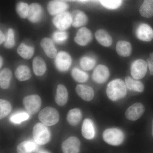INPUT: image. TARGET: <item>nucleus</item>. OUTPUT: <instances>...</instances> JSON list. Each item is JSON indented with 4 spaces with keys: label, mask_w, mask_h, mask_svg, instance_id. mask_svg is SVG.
<instances>
[{
    "label": "nucleus",
    "mask_w": 153,
    "mask_h": 153,
    "mask_svg": "<svg viewBox=\"0 0 153 153\" xmlns=\"http://www.w3.org/2000/svg\"><path fill=\"white\" fill-rule=\"evenodd\" d=\"M126 86L123 80L116 79L109 82L107 85L106 94L110 99L117 101L123 98L127 93Z\"/></svg>",
    "instance_id": "nucleus-1"
},
{
    "label": "nucleus",
    "mask_w": 153,
    "mask_h": 153,
    "mask_svg": "<svg viewBox=\"0 0 153 153\" xmlns=\"http://www.w3.org/2000/svg\"><path fill=\"white\" fill-rule=\"evenodd\" d=\"M38 118L42 123L47 126H52L58 122L60 119L59 113L56 109L51 107H47L42 110Z\"/></svg>",
    "instance_id": "nucleus-2"
},
{
    "label": "nucleus",
    "mask_w": 153,
    "mask_h": 153,
    "mask_svg": "<svg viewBox=\"0 0 153 153\" xmlns=\"http://www.w3.org/2000/svg\"><path fill=\"white\" fill-rule=\"evenodd\" d=\"M104 140L108 144L119 146L121 144L124 140V134L120 129H107L103 133Z\"/></svg>",
    "instance_id": "nucleus-3"
},
{
    "label": "nucleus",
    "mask_w": 153,
    "mask_h": 153,
    "mask_svg": "<svg viewBox=\"0 0 153 153\" xmlns=\"http://www.w3.org/2000/svg\"><path fill=\"white\" fill-rule=\"evenodd\" d=\"M33 134L34 140L38 144L45 145L50 141V132L44 124H36L33 127Z\"/></svg>",
    "instance_id": "nucleus-4"
},
{
    "label": "nucleus",
    "mask_w": 153,
    "mask_h": 153,
    "mask_svg": "<svg viewBox=\"0 0 153 153\" xmlns=\"http://www.w3.org/2000/svg\"><path fill=\"white\" fill-rule=\"evenodd\" d=\"M41 103V97L36 94L26 96L23 100V104L25 108L30 114L37 113L40 110Z\"/></svg>",
    "instance_id": "nucleus-5"
},
{
    "label": "nucleus",
    "mask_w": 153,
    "mask_h": 153,
    "mask_svg": "<svg viewBox=\"0 0 153 153\" xmlns=\"http://www.w3.org/2000/svg\"><path fill=\"white\" fill-rule=\"evenodd\" d=\"M53 23L55 27L61 31L67 30L72 24L71 14L68 12L60 13L54 18Z\"/></svg>",
    "instance_id": "nucleus-6"
},
{
    "label": "nucleus",
    "mask_w": 153,
    "mask_h": 153,
    "mask_svg": "<svg viewBox=\"0 0 153 153\" xmlns=\"http://www.w3.org/2000/svg\"><path fill=\"white\" fill-rule=\"evenodd\" d=\"M147 63L144 60L139 59L134 61L131 66V73L134 79H142L146 74Z\"/></svg>",
    "instance_id": "nucleus-7"
},
{
    "label": "nucleus",
    "mask_w": 153,
    "mask_h": 153,
    "mask_svg": "<svg viewBox=\"0 0 153 153\" xmlns=\"http://www.w3.org/2000/svg\"><path fill=\"white\" fill-rule=\"evenodd\" d=\"M55 64L59 71L62 72L67 71L71 66V56L66 52L61 51L59 52L55 57Z\"/></svg>",
    "instance_id": "nucleus-8"
},
{
    "label": "nucleus",
    "mask_w": 153,
    "mask_h": 153,
    "mask_svg": "<svg viewBox=\"0 0 153 153\" xmlns=\"http://www.w3.org/2000/svg\"><path fill=\"white\" fill-rule=\"evenodd\" d=\"M80 142L77 138L71 137L66 140L62 144L63 153H79Z\"/></svg>",
    "instance_id": "nucleus-9"
},
{
    "label": "nucleus",
    "mask_w": 153,
    "mask_h": 153,
    "mask_svg": "<svg viewBox=\"0 0 153 153\" xmlns=\"http://www.w3.org/2000/svg\"><path fill=\"white\" fill-rule=\"evenodd\" d=\"M145 111L144 105L139 102L134 103L128 108L125 115L127 119L130 120H137L143 114Z\"/></svg>",
    "instance_id": "nucleus-10"
},
{
    "label": "nucleus",
    "mask_w": 153,
    "mask_h": 153,
    "mask_svg": "<svg viewBox=\"0 0 153 153\" xmlns=\"http://www.w3.org/2000/svg\"><path fill=\"white\" fill-rule=\"evenodd\" d=\"M109 76L108 68L104 65H99L95 68L92 74V79L94 82L103 83L106 82Z\"/></svg>",
    "instance_id": "nucleus-11"
},
{
    "label": "nucleus",
    "mask_w": 153,
    "mask_h": 153,
    "mask_svg": "<svg viewBox=\"0 0 153 153\" xmlns=\"http://www.w3.org/2000/svg\"><path fill=\"white\" fill-rule=\"evenodd\" d=\"M43 15V9L38 3H33L29 6L27 19L33 23H38L41 21Z\"/></svg>",
    "instance_id": "nucleus-12"
},
{
    "label": "nucleus",
    "mask_w": 153,
    "mask_h": 153,
    "mask_svg": "<svg viewBox=\"0 0 153 153\" xmlns=\"http://www.w3.org/2000/svg\"><path fill=\"white\" fill-rule=\"evenodd\" d=\"M136 36L141 41H150L153 39V29L147 24H141L137 29Z\"/></svg>",
    "instance_id": "nucleus-13"
},
{
    "label": "nucleus",
    "mask_w": 153,
    "mask_h": 153,
    "mask_svg": "<svg viewBox=\"0 0 153 153\" xmlns=\"http://www.w3.org/2000/svg\"><path fill=\"white\" fill-rule=\"evenodd\" d=\"M92 34L90 30L87 28H80L76 34L74 41L76 44L80 46H84L87 45L91 41Z\"/></svg>",
    "instance_id": "nucleus-14"
},
{
    "label": "nucleus",
    "mask_w": 153,
    "mask_h": 153,
    "mask_svg": "<svg viewBox=\"0 0 153 153\" xmlns=\"http://www.w3.org/2000/svg\"><path fill=\"white\" fill-rule=\"evenodd\" d=\"M68 7V4L66 3L54 0L49 2L47 8L50 15H55L65 12Z\"/></svg>",
    "instance_id": "nucleus-15"
},
{
    "label": "nucleus",
    "mask_w": 153,
    "mask_h": 153,
    "mask_svg": "<svg viewBox=\"0 0 153 153\" xmlns=\"http://www.w3.org/2000/svg\"><path fill=\"white\" fill-rule=\"evenodd\" d=\"M40 44L48 57L51 58H55L57 55V49L51 39L48 38H44L41 40Z\"/></svg>",
    "instance_id": "nucleus-16"
},
{
    "label": "nucleus",
    "mask_w": 153,
    "mask_h": 153,
    "mask_svg": "<svg viewBox=\"0 0 153 153\" xmlns=\"http://www.w3.org/2000/svg\"><path fill=\"white\" fill-rule=\"evenodd\" d=\"M76 91L78 95L85 101H91L94 97L93 88L88 85H78L76 87Z\"/></svg>",
    "instance_id": "nucleus-17"
},
{
    "label": "nucleus",
    "mask_w": 153,
    "mask_h": 153,
    "mask_svg": "<svg viewBox=\"0 0 153 153\" xmlns=\"http://www.w3.org/2000/svg\"><path fill=\"white\" fill-rule=\"evenodd\" d=\"M72 24L74 27H79L84 26L87 23V17L82 11L75 10L71 13Z\"/></svg>",
    "instance_id": "nucleus-18"
},
{
    "label": "nucleus",
    "mask_w": 153,
    "mask_h": 153,
    "mask_svg": "<svg viewBox=\"0 0 153 153\" xmlns=\"http://www.w3.org/2000/svg\"><path fill=\"white\" fill-rule=\"evenodd\" d=\"M68 91L66 87L62 84L57 85L56 94L55 95V102L60 106L65 105L68 100Z\"/></svg>",
    "instance_id": "nucleus-19"
},
{
    "label": "nucleus",
    "mask_w": 153,
    "mask_h": 153,
    "mask_svg": "<svg viewBox=\"0 0 153 153\" xmlns=\"http://www.w3.org/2000/svg\"><path fill=\"white\" fill-rule=\"evenodd\" d=\"M82 136L88 140L92 139L95 136V129L92 121L86 119L83 121L82 128Z\"/></svg>",
    "instance_id": "nucleus-20"
},
{
    "label": "nucleus",
    "mask_w": 153,
    "mask_h": 153,
    "mask_svg": "<svg viewBox=\"0 0 153 153\" xmlns=\"http://www.w3.org/2000/svg\"><path fill=\"white\" fill-rule=\"evenodd\" d=\"M95 37L97 42L104 47H109L112 44V38L105 30H97L95 33Z\"/></svg>",
    "instance_id": "nucleus-21"
},
{
    "label": "nucleus",
    "mask_w": 153,
    "mask_h": 153,
    "mask_svg": "<svg viewBox=\"0 0 153 153\" xmlns=\"http://www.w3.org/2000/svg\"><path fill=\"white\" fill-rule=\"evenodd\" d=\"M33 67L34 73L38 76L44 75L47 70L46 63L44 59L40 57H36L34 58Z\"/></svg>",
    "instance_id": "nucleus-22"
},
{
    "label": "nucleus",
    "mask_w": 153,
    "mask_h": 153,
    "mask_svg": "<svg viewBox=\"0 0 153 153\" xmlns=\"http://www.w3.org/2000/svg\"><path fill=\"white\" fill-rule=\"evenodd\" d=\"M116 51L122 57H128L132 52L131 44L127 41H119L117 44Z\"/></svg>",
    "instance_id": "nucleus-23"
},
{
    "label": "nucleus",
    "mask_w": 153,
    "mask_h": 153,
    "mask_svg": "<svg viewBox=\"0 0 153 153\" xmlns=\"http://www.w3.org/2000/svg\"><path fill=\"white\" fill-rule=\"evenodd\" d=\"M15 75L19 81H24L30 79L32 73L30 68L27 66L21 65L16 69Z\"/></svg>",
    "instance_id": "nucleus-24"
},
{
    "label": "nucleus",
    "mask_w": 153,
    "mask_h": 153,
    "mask_svg": "<svg viewBox=\"0 0 153 153\" xmlns=\"http://www.w3.org/2000/svg\"><path fill=\"white\" fill-rule=\"evenodd\" d=\"M125 83L126 87L130 90L142 92L144 89V85L142 82L137 79H133L130 76L126 77Z\"/></svg>",
    "instance_id": "nucleus-25"
},
{
    "label": "nucleus",
    "mask_w": 153,
    "mask_h": 153,
    "mask_svg": "<svg viewBox=\"0 0 153 153\" xmlns=\"http://www.w3.org/2000/svg\"><path fill=\"white\" fill-rule=\"evenodd\" d=\"M82 118V114L78 108H74L70 110L67 114V121L72 126H76L79 123Z\"/></svg>",
    "instance_id": "nucleus-26"
},
{
    "label": "nucleus",
    "mask_w": 153,
    "mask_h": 153,
    "mask_svg": "<svg viewBox=\"0 0 153 153\" xmlns=\"http://www.w3.org/2000/svg\"><path fill=\"white\" fill-rule=\"evenodd\" d=\"M12 77V71L8 68H5L0 73V86L2 89L8 88Z\"/></svg>",
    "instance_id": "nucleus-27"
},
{
    "label": "nucleus",
    "mask_w": 153,
    "mask_h": 153,
    "mask_svg": "<svg viewBox=\"0 0 153 153\" xmlns=\"http://www.w3.org/2000/svg\"><path fill=\"white\" fill-rule=\"evenodd\" d=\"M140 15L145 18H149L153 16V0H144L140 9Z\"/></svg>",
    "instance_id": "nucleus-28"
},
{
    "label": "nucleus",
    "mask_w": 153,
    "mask_h": 153,
    "mask_svg": "<svg viewBox=\"0 0 153 153\" xmlns=\"http://www.w3.org/2000/svg\"><path fill=\"white\" fill-rule=\"evenodd\" d=\"M36 149L35 143L30 141H25L18 145L17 151L18 153H32Z\"/></svg>",
    "instance_id": "nucleus-29"
},
{
    "label": "nucleus",
    "mask_w": 153,
    "mask_h": 153,
    "mask_svg": "<svg viewBox=\"0 0 153 153\" xmlns=\"http://www.w3.org/2000/svg\"><path fill=\"white\" fill-rule=\"evenodd\" d=\"M17 52L19 55L23 58L29 60L32 58L34 55V49L33 47L22 44L18 47Z\"/></svg>",
    "instance_id": "nucleus-30"
},
{
    "label": "nucleus",
    "mask_w": 153,
    "mask_h": 153,
    "mask_svg": "<svg viewBox=\"0 0 153 153\" xmlns=\"http://www.w3.org/2000/svg\"><path fill=\"white\" fill-rule=\"evenodd\" d=\"M71 75L75 81L79 82H86L88 78L87 73L76 68L72 69Z\"/></svg>",
    "instance_id": "nucleus-31"
},
{
    "label": "nucleus",
    "mask_w": 153,
    "mask_h": 153,
    "mask_svg": "<svg viewBox=\"0 0 153 153\" xmlns=\"http://www.w3.org/2000/svg\"><path fill=\"white\" fill-rule=\"evenodd\" d=\"M12 111L10 103L4 99L0 100V119H2L5 117Z\"/></svg>",
    "instance_id": "nucleus-32"
},
{
    "label": "nucleus",
    "mask_w": 153,
    "mask_h": 153,
    "mask_svg": "<svg viewBox=\"0 0 153 153\" xmlns=\"http://www.w3.org/2000/svg\"><path fill=\"white\" fill-rule=\"evenodd\" d=\"M96 63L95 60L89 57H82L80 60V66L81 68L86 71H89L94 68Z\"/></svg>",
    "instance_id": "nucleus-33"
},
{
    "label": "nucleus",
    "mask_w": 153,
    "mask_h": 153,
    "mask_svg": "<svg viewBox=\"0 0 153 153\" xmlns=\"http://www.w3.org/2000/svg\"><path fill=\"white\" fill-rule=\"evenodd\" d=\"M29 6L27 3L20 2L17 4L16 11L17 13L23 19L27 17L29 13Z\"/></svg>",
    "instance_id": "nucleus-34"
},
{
    "label": "nucleus",
    "mask_w": 153,
    "mask_h": 153,
    "mask_svg": "<svg viewBox=\"0 0 153 153\" xmlns=\"http://www.w3.org/2000/svg\"><path fill=\"white\" fill-rule=\"evenodd\" d=\"M29 117L30 116L27 113L20 112L13 115L10 117V120L13 123L19 124L27 120Z\"/></svg>",
    "instance_id": "nucleus-35"
},
{
    "label": "nucleus",
    "mask_w": 153,
    "mask_h": 153,
    "mask_svg": "<svg viewBox=\"0 0 153 153\" xmlns=\"http://www.w3.org/2000/svg\"><path fill=\"white\" fill-rule=\"evenodd\" d=\"M102 4L110 10H114L119 7L122 4V0H100Z\"/></svg>",
    "instance_id": "nucleus-36"
},
{
    "label": "nucleus",
    "mask_w": 153,
    "mask_h": 153,
    "mask_svg": "<svg viewBox=\"0 0 153 153\" xmlns=\"http://www.w3.org/2000/svg\"><path fill=\"white\" fill-rule=\"evenodd\" d=\"M15 44V35L13 30L12 29H9L8 30L7 38L4 44L5 47L7 49H12L14 47Z\"/></svg>",
    "instance_id": "nucleus-37"
},
{
    "label": "nucleus",
    "mask_w": 153,
    "mask_h": 153,
    "mask_svg": "<svg viewBox=\"0 0 153 153\" xmlns=\"http://www.w3.org/2000/svg\"><path fill=\"white\" fill-rule=\"evenodd\" d=\"M53 40L57 44H63L68 38L67 33L65 32H56L52 36Z\"/></svg>",
    "instance_id": "nucleus-38"
},
{
    "label": "nucleus",
    "mask_w": 153,
    "mask_h": 153,
    "mask_svg": "<svg viewBox=\"0 0 153 153\" xmlns=\"http://www.w3.org/2000/svg\"><path fill=\"white\" fill-rule=\"evenodd\" d=\"M147 63L151 75H153V52L151 53L147 60Z\"/></svg>",
    "instance_id": "nucleus-39"
},
{
    "label": "nucleus",
    "mask_w": 153,
    "mask_h": 153,
    "mask_svg": "<svg viewBox=\"0 0 153 153\" xmlns=\"http://www.w3.org/2000/svg\"><path fill=\"white\" fill-rule=\"evenodd\" d=\"M5 37L4 33L1 30L0 31V43L1 44H2L3 42L5 41Z\"/></svg>",
    "instance_id": "nucleus-40"
},
{
    "label": "nucleus",
    "mask_w": 153,
    "mask_h": 153,
    "mask_svg": "<svg viewBox=\"0 0 153 153\" xmlns=\"http://www.w3.org/2000/svg\"><path fill=\"white\" fill-rule=\"evenodd\" d=\"M57 1H60L65 2L67 1H76V0H57Z\"/></svg>",
    "instance_id": "nucleus-41"
},
{
    "label": "nucleus",
    "mask_w": 153,
    "mask_h": 153,
    "mask_svg": "<svg viewBox=\"0 0 153 153\" xmlns=\"http://www.w3.org/2000/svg\"><path fill=\"white\" fill-rule=\"evenodd\" d=\"M2 63H3V60L2 58L1 57V58H0V67H1L2 66Z\"/></svg>",
    "instance_id": "nucleus-42"
},
{
    "label": "nucleus",
    "mask_w": 153,
    "mask_h": 153,
    "mask_svg": "<svg viewBox=\"0 0 153 153\" xmlns=\"http://www.w3.org/2000/svg\"><path fill=\"white\" fill-rule=\"evenodd\" d=\"M49 153L48 152H44V151H41V152H40V153Z\"/></svg>",
    "instance_id": "nucleus-43"
},
{
    "label": "nucleus",
    "mask_w": 153,
    "mask_h": 153,
    "mask_svg": "<svg viewBox=\"0 0 153 153\" xmlns=\"http://www.w3.org/2000/svg\"><path fill=\"white\" fill-rule=\"evenodd\" d=\"M152 136L153 137V129H152Z\"/></svg>",
    "instance_id": "nucleus-44"
},
{
    "label": "nucleus",
    "mask_w": 153,
    "mask_h": 153,
    "mask_svg": "<svg viewBox=\"0 0 153 153\" xmlns=\"http://www.w3.org/2000/svg\"><path fill=\"white\" fill-rule=\"evenodd\" d=\"M81 1H86V0H81Z\"/></svg>",
    "instance_id": "nucleus-45"
}]
</instances>
